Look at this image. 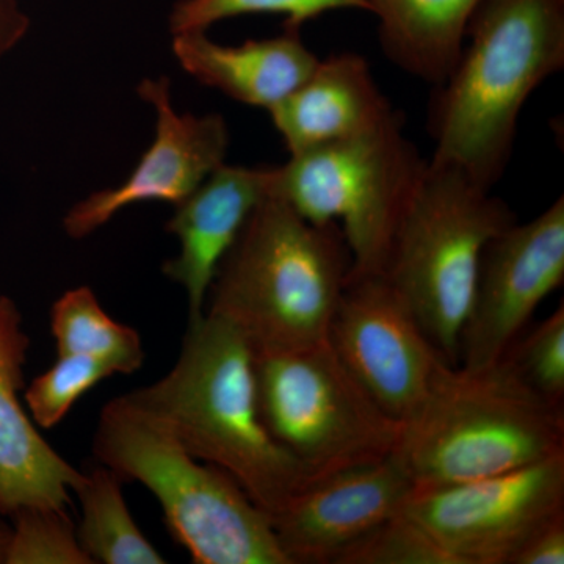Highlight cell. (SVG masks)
<instances>
[{
    "instance_id": "1",
    "label": "cell",
    "mask_w": 564,
    "mask_h": 564,
    "mask_svg": "<svg viewBox=\"0 0 564 564\" xmlns=\"http://www.w3.org/2000/svg\"><path fill=\"white\" fill-rule=\"evenodd\" d=\"M564 68V0H481L462 55L434 87L432 162L492 191L510 163L527 99Z\"/></svg>"
},
{
    "instance_id": "2",
    "label": "cell",
    "mask_w": 564,
    "mask_h": 564,
    "mask_svg": "<svg viewBox=\"0 0 564 564\" xmlns=\"http://www.w3.org/2000/svg\"><path fill=\"white\" fill-rule=\"evenodd\" d=\"M128 397L188 454L231 475L269 518L314 480L267 430L254 351L220 317L204 313L188 322L172 370Z\"/></svg>"
},
{
    "instance_id": "3",
    "label": "cell",
    "mask_w": 564,
    "mask_h": 564,
    "mask_svg": "<svg viewBox=\"0 0 564 564\" xmlns=\"http://www.w3.org/2000/svg\"><path fill=\"white\" fill-rule=\"evenodd\" d=\"M350 272L339 226L269 195L218 267L204 313L231 323L254 355L302 350L328 339Z\"/></svg>"
},
{
    "instance_id": "4",
    "label": "cell",
    "mask_w": 564,
    "mask_h": 564,
    "mask_svg": "<svg viewBox=\"0 0 564 564\" xmlns=\"http://www.w3.org/2000/svg\"><path fill=\"white\" fill-rule=\"evenodd\" d=\"M564 454V410L507 355L467 369L444 362L403 426L395 456L414 488L464 484Z\"/></svg>"
},
{
    "instance_id": "5",
    "label": "cell",
    "mask_w": 564,
    "mask_h": 564,
    "mask_svg": "<svg viewBox=\"0 0 564 564\" xmlns=\"http://www.w3.org/2000/svg\"><path fill=\"white\" fill-rule=\"evenodd\" d=\"M96 462L124 481L150 489L165 525L196 564H291L269 514L231 475L188 454L128 393L99 414Z\"/></svg>"
},
{
    "instance_id": "6",
    "label": "cell",
    "mask_w": 564,
    "mask_h": 564,
    "mask_svg": "<svg viewBox=\"0 0 564 564\" xmlns=\"http://www.w3.org/2000/svg\"><path fill=\"white\" fill-rule=\"evenodd\" d=\"M463 170L429 161L389 252L384 276L452 366L486 245L518 218Z\"/></svg>"
},
{
    "instance_id": "7",
    "label": "cell",
    "mask_w": 564,
    "mask_h": 564,
    "mask_svg": "<svg viewBox=\"0 0 564 564\" xmlns=\"http://www.w3.org/2000/svg\"><path fill=\"white\" fill-rule=\"evenodd\" d=\"M403 124L397 113L372 131L270 166V196L307 221L339 226L351 256L348 280L384 273L393 237L429 165Z\"/></svg>"
},
{
    "instance_id": "8",
    "label": "cell",
    "mask_w": 564,
    "mask_h": 564,
    "mask_svg": "<svg viewBox=\"0 0 564 564\" xmlns=\"http://www.w3.org/2000/svg\"><path fill=\"white\" fill-rule=\"evenodd\" d=\"M267 430L315 478L395 454L404 423L384 413L345 369L328 339L254 355Z\"/></svg>"
},
{
    "instance_id": "9",
    "label": "cell",
    "mask_w": 564,
    "mask_h": 564,
    "mask_svg": "<svg viewBox=\"0 0 564 564\" xmlns=\"http://www.w3.org/2000/svg\"><path fill=\"white\" fill-rule=\"evenodd\" d=\"M402 513L455 564H511L538 530L564 514V454L464 484L414 488Z\"/></svg>"
},
{
    "instance_id": "10",
    "label": "cell",
    "mask_w": 564,
    "mask_h": 564,
    "mask_svg": "<svg viewBox=\"0 0 564 564\" xmlns=\"http://www.w3.org/2000/svg\"><path fill=\"white\" fill-rule=\"evenodd\" d=\"M328 343L373 402L402 423L421 410L447 362L384 274L348 280Z\"/></svg>"
},
{
    "instance_id": "11",
    "label": "cell",
    "mask_w": 564,
    "mask_h": 564,
    "mask_svg": "<svg viewBox=\"0 0 564 564\" xmlns=\"http://www.w3.org/2000/svg\"><path fill=\"white\" fill-rule=\"evenodd\" d=\"M137 93L154 110V139L124 181L90 193L66 212L63 229L70 239H87L135 204L176 207L226 163L231 135L223 115L177 111L165 76L141 79Z\"/></svg>"
},
{
    "instance_id": "12",
    "label": "cell",
    "mask_w": 564,
    "mask_h": 564,
    "mask_svg": "<svg viewBox=\"0 0 564 564\" xmlns=\"http://www.w3.org/2000/svg\"><path fill=\"white\" fill-rule=\"evenodd\" d=\"M564 281V198L534 220L514 223L486 245L473 306L459 340V366L499 361L536 307Z\"/></svg>"
},
{
    "instance_id": "13",
    "label": "cell",
    "mask_w": 564,
    "mask_h": 564,
    "mask_svg": "<svg viewBox=\"0 0 564 564\" xmlns=\"http://www.w3.org/2000/svg\"><path fill=\"white\" fill-rule=\"evenodd\" d=\"M414 484L395 456L315 478L270 516L291 564H334L345 549L402 513Z\"/></svg>"
},
{
    "instance_id": "14",
    "label": "cell",
    "mask_w": 564,
    "mask_h": 564,
    "mask_svg": "<svg viewBox=\"0 0 564 564\" xmlns=\"http://www.w3.org/2000/svg\"><path fill=\"white\" fill-rule=\"evenodd\" d=\"M31 339L18 304L0 295V511L25 507L68 508L76 469L40 433L21 391Z\"/></svg>"
},
{
    "instance_id": "15",
    "label": "cell",
    "mask_w": 564,
    "mask_h": 564,
    "mask_svg": "<svg viewBox=\"0 0 564 564\" xmlns=\"http://www.w3.org/2000/svg\"><path fill=\"white\" fill-rule=\"evenodd\" d=\"M269 195L270 166L223 163L174 207L165 229L180 250L163 263L162 272L185 292L188 322L203 317L218 267L252 212Z\"/></svg>"
},
{
    "instance_id": "16",
    "label": "cell",
    "mask_w": 564,
    "mask_h": 564,
    "mask_svg": "<svg viewBox=\"0 0 564 564\" xmlns=\"http://www.w3.org/2000/svg\"><path fill=\"white\" fill-rule=\"evenodd\" d=\"M269 113L292 155L372 131L399 111L366 58L343 52L318 61L313 74Z\"/></svg>"
},
{
    "instance_id": "17",
    "label": "cell",
    "mask_w": 564,
    "mask_h": 564,
    "mask_svg": "<svg viewBox=\"0 0 564 564\" xmlns=\"http://www.w3.org/2000/svg\"><path fill=\"white\" fill-rule=\"evenodd\" d=\"M181 68L199 84L245 106L269 111L313 74L321 58L303 43L300 29L284 28L273 39L225 46L207 32L172 35Z\"/></svg>"
},
{
    "instance_id": "18",
    "label": "cell",
    "mask_w": 564,
    "mask_h": 564,
    "mask_svg": "<svg viewBox=\"0 0 564 564\" xmlns=\"http://www.w3.org/2000/svg\"><path fill=\"white\" fill-rule=\"evenodd\" d=\"M386 57L415 79L440 87L462 55L481 0H366Z\"/></svg>"
},
{
    "instance_id": "19",
    "label": "cell",
    "mask_w": 564,
    "mask_h": 564,
    "mask_svg": "<svg viewBox=\"0 0 564 564\" xmlns=\"http://www.w3.org/2000/svg\"><path fill=\"white\" fill-rule=\"evenodd\" d=\"M80 503L77 538L93 564H165L144 536L122 496V480L99 464L74 486Z\"/></svg>"
},
{
    "instance_id": "20",
    "label": "cell",
    "mask_w": 564,
    "mask_h": 564,
    "mask_svg": "<svg viewBox=\"0 0 564 564\" xmlns=\"http://www.w3.org/2000/svg\"><path fill=\"white\" fill-rule=\"evenodd\" d=\"M51 333L57 355H77L109 366L115 375H132L147 352L140 333L106 313L93 289H69L52 304Z\"/></svg>"
},
{
    "instance_id": "21",
    "label": "cell",
    "mask_w": 564,
    "mask_h": 564,
    "mask_svg": "<svg viewBox=\"0 0 564 564\" xmlns=\"http://www.w3.org/2000/svg\"><path fill=\"white\" fill-rule=\"evenodd\" d=\"M367 11L366 0H177L169 17L172 35L207 32L217 22L243 14L273 13L285 17L284 28L302 29L333 10Z\"/></svg>"
},
{
    "instance_id": "22",
    "label": "cell",
    "mask_w": 564,
    "mask_h": 564,
    "mask_svg": "<svg viewBox=\"0 0 564 564\" xmlns=\"http://www.w3.org/2000/svg\"><path fill=\"white\" fill-rule=\"evenodd\" d=\"M9 518L7 564H93L66 508L25 507Z\"/></svg>"
},
{
    "instance_id": "23",
    "label": "cell",
    "mask_w": 564,
    "mask_h": 564,
    "mask_svg": "<svg viewBox=\"0 0 564 564\" xmlns=\"http://www.w3.org/2000/svg\"><path fill=\"white\" fill-rule=\"evenodd\" d=\"M113 375L109 366L96 359L57 355V361L46 372L33 378L22 400L35 425L51 430L63 422L85 393Z\"/></svg>"
},
{
    "instance_id": "24",
    "label": "cell",
    "mask_w": 564,
    "mask_h": 564,
    "mask_svg": "<svg viewBox=\"0 0 564 564\" xmlns=\"http://www.w3.org/2000/svg\"><path fill=\"white\" fill-rule=\"evenodd\" d=\"M334 564H455L421 525L403 513L364 534Z\"/></svg>"
},
{
    "instance_id": "25",
    "label": "cell",
    "mask_w": 564,
    "mask_h": 564,
    "mask_svg": "<svg viewBox=\"0 0 564 564\" xmlns=\"http://www.w3.org/2000/svg\"><path fill=\"white\" fill-rule=\"evenodd\" d=\"M527 383L555 403L564 400V306L507 351Z\"/></svg>"
},
{
    "instance_id": "26",
    "label": "cell",
    "mask_w": 564,
    "mask_h": 564,
    "mask_svg": "<svg viewBox=\"0 0 564 564\" xmlns=\"http://www.w3.org/2000/svg\"><path fill=\"white\" fill-rule=\"evenodd\" d=\"M564 514L545 524L516 554L511 564H563Z\"/></svg>"
},
{
    "instance_id": "27",
    "label": "cell",
    "mask_w": 564,
    "mask_h": 564,
    "mask_svg": "<svg viewBox=\"0 0 564 564\" xmlns=\"http://www.w3.org/2000/svg\"><path fill=\"white\" fill-rule=\"evenodd\" d=\"M31 31L21 0H0V62L17 50Z\"/></svg>"
},
{
    "instance_id": "28",
    "label": "cell",
    "mask_w": 564,
    "mask_h": 564,
    "mask_svg": "<svg viewBox=\"0 0 564 564\" xmlns=\"http://www.w3.org/2000/svg\"><path fill=\"white\" fill-rule=\"evenodd\" d=\"M11 541V522L7 514L0 511V564H7Z\"/></svg>"
}]
</instances>
